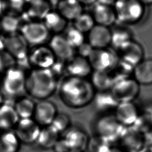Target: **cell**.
<instances>
[{"instance_id": "1", "label": "cell", "mask_w": 152, "mask_h": 152, "mask_svg": "<svg viewBox=\"0 0 152 152\" xmlns=\"http://www.w3.org/2000/svg\"><path fill=\"white\" fill-rule=\"evenodd\" d=\"M96 91L86 78L67 75L61 81L59 96L67 107L80 109L93 102Z\"/></svg>"}, {"instance_id": "41", "label": "cell", "mask_w": 152, "mask_h": 152, "mask_svg": "<svg viewBox=\"0 0 152 152\" xmlns=\"http://www.w3.org/2000/svg\"><path fill=\"white\" fill-rule=\"evenodd\" d=\"M52 148H53L55 152H69L71 151L63 138H59Z\"/></svg>"}, {"instance_id": "39", "label": "cell", "mask_w": 152, "mask_h": 152, "mask_svg": "<svg viewBox=\"0 0 152 152\" xmlns=\"http://www.w3.org/2000/svg\"><path fill=\"white\" fill-rule=\"evenodd\" d=\"M50 69L57 79L66 72V62L56 59V61Z\"/></svg>"}, {"instance_id": "23", "label": "cell", "mask_w": 152, "mask_h": 152, "mask_svg": "<svg viewBox=\"0 0 152 152\" xmlns=\"http://www.w3.org/2000/svg\"><path fill=\"white\" fill-rule=\"evenodd\" d=\"M20 118L14 106L8 103L0 105V131H10L14 129Z\"/></svg>"}, {"instance_id": "15", "label": "cell", "mask_w": 152, "mask_h": 152, "mask_svg": "<svg viewBox=\"0 0 152 152\" xmlns=\"http://www.w3.org/2000/svg\"><path fill=\"white\" fill-rule=\"evenodd\" d=\"M114 115L122 125L130 126L136 122L140 113L135 104L133 102H128L119 103Z\"/></svg>"}, {"instance_id": "17", "label": "cell", "mask_w": 152, "mask_h": 152, "mask_svg": "<svg viewBox=\"0 0 152 152\" xmlns=\"http://www.w3.org/2000/svg\"><path fill=\"white\" fill-rule=\"evenodd\" d=\"M93 71L88 59L78 55H75L66 62V72L68 75L87 78Z\"/></svg>"}, {"instance_id": "44", "label": "cell", "mask_w": 152, "mask_h": 152, "mask_svg": "<svg viewBox=\"0 0 152 152\" xmlns=\"http://www.w3.org/2000/svg\"><path fill=\"white\" fill-rule=\"evenodd\" d=\"M83 5H94L96 3L97 0H78Z\"/></svg>"}, {"instance_id": "42", "label": "cell", "mask_w": 152, "mask_h": 152, "mask_svg": "<svg viewBox=\"0 0 152 152\" xmlns=\"http://www.w3.org/2000/svg\"><path fill=\"white\" fill-rule=\"evenodd\" d=\"M8 9L7 0H0V17H2L6 14V11Z\"/></svg>"}, {"instance_id": "36", "label": "cell", "mask_w": 152, "mask_h": 152, "mask_svg": "<svg viewBox=\"0 0 152 152\" xmlns=\"http://www.w3.org/2000/svg\"><path fill=\"white\" fill-rule=\"evenodd\" d=\"M51 125L60 134L65 132L70 128L71 119L66 113H58L55 116Z\"/></svg>"}, {"instance_id": "2", "label": "cell", "mask_w": 152, "mask_h": 152, "mask_svg": "<svg viewBox=\"0 0 152 152\" xmlns=\"http://www.w3.org/2000/svg\"><path fill=\"white\" fill-rule=\"evenodd\" d=\"M56 87L57 79L50 68H33L26 74L25 91L37 100H46Z\"/></svg>"}, {"instance_id": "8", "label": "cell", "mask_w": 152, "mask_h": 152, "mask_svg": "<svg viewBox=\"0 0 152 152\" xmlns=\"http://www.w3.org/2000/svg\"><path fill=\"white\" fill-rule=\"evenodd\" d=\"M140 90V84L133 77H129L118 81L110 90L118 103L134 102L138 96Z\"/></svg>"}, {"instance_id": "12", "label": "cell", "mask_w": 152, "mask_h": 152, "mask_svg": "<svg viewBox=\"0 0 152 152\" xmlns=\"http://www.w3.org/2000/svg\"><path fill=\"white\" fill-rule=\"evenodd\" d=\"M4 49L15 60L25 58L28 54V44L20 33L9 34L4 39Z\"/></svg>"}, {"instance_id": "34", "label": "cell", "mask_w": 152, "mask_h": 152, "mask_svg": "<svg viewBox=\"0 0 152 152\" xmlns=\"http://www.w3.org/2000/svg\"><path fill=\"white\" fill-rule=\"evenodd\" d=\"M110 143L104 138L94 135L89 138L86 148L88 152H107L112 147Z\"/></svg>"}, {"instance_id": "35", "label": "cell", "mask_w": 152, "mask_h": 152, "mask_svg": "<svg viewBox=\"0 0 152 152\" xmlns=\"http://www.w3.org/2000/svg\"><path fill=\"white\" fill-rule=\"evenodd\" d=\"M64 36L69 44L75 49L85 42L84 33L79 31L74 26L66 31Z\"/></svg>"}, {"instance_id": "19", "label": "cell", "mask_w": 152, "mask_h": 152, "mask_svg": "<svg viewBox=\"0 0 152 152\" xmlns=\"http://www.w3.org/2000/svg\"><path fill=\"white\" fill-rule=\"evenodd\" d=\"M63 138L70 150L83 151L86 148L89 137L86 132L78 127L69 128L65 132Z\"/></svg>"}, {"instance_id": "5", "label": "cell", "mask_w": 152, "mask_h": 152, "mask_svg": "<svg viewBox=\"0 0 152 152\" xmlns=\"http://www.w3.org/2000/svg\"><path fill=\"white\" fill-rule=\"evenodd\" d=\"M113 8L117 21L122 24H135L144 16V5L138 0H116Z\"/></svg>"}, {"instance_id": "50", "label": "cell", "mask_w": 152, "mask_h": 152, "mask_svg": "<svg viewBox=\"0 0 152 152\" xmlns=\"http://www.w3.org/2000/svg\"><path fill=\"white\" fill-rule=\"evenodd\" d=\"M27 1V0H26V1Z\"/></svg>"}, {"instance_id": "10", "label": "cell", "mask_w": 152, "mask_h": 152, "mask_svg": "<svg viewBox=\"0 0 152 152\" xmlns=\"http://www.w3.org/2000/svg\"><path fill=\"white\" fill-rule=\"evenodd\" d=\"M28 58L33 68H50L56 58L48 46H33L29 50Z\"/></svg>"}, {"instance_id": "7", "label": "cell", "mask_w": 152, "mask_h": 152, "mask_svg": "<svg viewBox=\"0 0 152 152\" xmlns=\"http://www.w3.org/2000/svg\"><path fill=\"white\" fill-rule=\"evenodd\" d=\"M87 59L93 70L108 71L116 65L119 57L114 50L106 48L93 49Z\"/></svg>"}, {"instance_id": "27", "label": "cell", "mask_w": 152, "mask_h": 152, "mask_svg": "<svg viewBox=\"0 0 152 152\" xmlns=\"http://www.w3.org/2000/svg\"><path fill=\"white\" fill-rule=\"evenodd\" d=\"M59 139V133L51 125L43 126L36 142L42 148L48 149L53 148Z\"/></svg>"}, {"instance_id": "25", "label": "cell", "mask_w": 152, "mask_h": 152, "mask_svg": "<svg viewBox=\"0 0 152 152\" xmlns=\"http://www.w3.org/2000/svg\"><path fill=\"white\" fill-rule=\"evenodd\" d=\"M133 78L140 85L152 84V59L142 60L133 68Z\"/></svg>"}, {"instance_id": "28", "label": "cell", "mask_w": 152, "mask_h": 152, "mask_svg": "<svg viewBox=\"0 0 152 152\" xmlns=\"http://www.w3.org/2000/svg\"><path fill=\"white\" fill-rule=\"evenodd\" d=\"M20 144L14 131L0 132V152H18Z\"/></svg>"}, {"instance_id": "11", "label": "cell", "mask_w": 152, "mask_h": 152, "mask_svg": "<svg viewBox=\"0 0 152 152\" xmlns=\"http://www.w3.org/2000/svg\"><path fill=\"white\" fill-rule=\"evenodd\" d=\"M40 126L32 118L20 119L14 132L21 143L31 144L36 142Z\"/></svg>"}, {"instance_id": "29", "label": "cell", "mask_w": 152, "mask_h": 152, "mask_svg": "<svg viewBox=\"0 0 152 152\" xmlns=\"http://www.w3.org/2000/svg\"><path fill=\"white\" fill-rule=\"evenodd\" d=\"M91 75V78L90 81L96 91L110 90L113 85L108 71L93 70Z\"/></svg>"}, {"instance_id": "18", "label": "cell", "mask_w": 152, "mask_h": 152, "mask_svg": "<svg viewBox=\"0 0 152 152\" xmlns=\"http://www.w3.org/2000/svg\"><path fill=\"white\" fill-rule=\"evenodd\" d=\"M111 30L109 27L95 24L88 33V43L93 49L107 48L111 43Z\"/></svg>"}, {"instance_id": "40", "label": "cell", "mask_w": 152, "mask_h": 152, "mask_svg": "<svg viewBox=\"0 0 152 152\" xmlns=\"http://www.w3.org/2000/svg\"><path fill=\"white\" fill-rule=\"evenodd\" d=\"M77 53L78 55L88 58L90 55L91 54V52L93 50V48L92 46L88 43V42H84L83 44H82L81 46H80L77 49Z\"/></svg>"}, {"instance_id": "21", "label": "cell", "mask_w": 152, "mask_h": 152, "mask_svg": "<svg viewBox=\"0 0 152 152\" xmlns=\"http://www.w3.org/2000/svg\"><path fill=\"white\" fill-rule=\"evenodd\" d=\"M51 10L48 0H27L24 12L30 21H40Z\"/></svg>"}, {"instance_id": "24", "label": "cell", "mask_w": 152, "mask_h": 152, "mask_svg": "<svg viewBox=\"0 0 152 152\" xmlns=\"http://www.w3.org/2000/svg\"><path fill=\"white\" fill-rule=\"evenodd\" d=\"M93 102L96 109L103 113H108L112 110L115 111L118 104V102L110 90L96 91Z\"/></svg>"}, {"instance_id": "13", "label": "cell", "mask_w": 152, "mask_h": 152, "mask_svg": "<svg viewBox=\"0 0 152 152\" xmlns=\"http://www.w3.org/2000/svg\"><path fill=\"white\" fill-rule=\"evenodd\" d=\"M58 113L56 105L47 100H40L36 104L33 119L42 126L51 125Z\"/></svg>"}, {"instance_id": "9", "label": "cell", "mask_w": 152, "mask_h": 152, "mask_svg": "<svg viewBox=\"0 0 152 152\" xmlns=\"http://www.w3.org/2000/svg\"><path fill=\"white\" fill-rule=\"evenodd\" d=\"M119 141L126 152H138L145 144V136L134 126H125Z\"/></svg>"}, {"instance_id": "38", "label": "cell", "mask_w": 152, "mask_h": 152, "mask_svg": "<svg viewBox=\"0 0 152 152\" xmlns=\"http://www.w3.org/2000/svg\"><path fill=\"white\" fill-rule=\"evenodd\" d=\"M8 8L12 13L19 14L24 11L26 0H7Z\"/></svg>"}, {"instance_id": "48", "label": "cell", "mask_w": 152, "mask_h": 152, "mask_svg": "<svg viewBox=\"0 0 152 152\" xmlns=\"http://www.w3.org/2000/svg\"><path fill=\"white\" fill-rule=\"evenodd\" d=\"M69 152H83V151H77V150H71Z\"/></svg>"}, {"instance_id": "30", "label": "cell", "mask_w": 152, "mask_h": 152, "mask_svg": "<svg viewBox=\"0 0 152 152\" xmlns=\"http://www.w3.org/2000/svg\"><path fill=\"white\" fill-rule=\"evenodd\" d=\"M36 103L30 98L20 97L14 102V107L20 119L31 118L33 116Z\"/></svg>"}, {"instance_id": "20", "label": "cell", "mask_w": 152, "mask_h": 152, "mask_svg": "<svg viewBox=\"0 0 152 152\" xmlns=\"http://www.w3.org/2000/svg\"><path fill=\"white\" fill-rule=\"evenodd\" d=\"M91 15L96 24L109 27L117 21L116 13L113 6L96 3L93 7Z\"/></svg>"}, {"instance_id": "3", "label": "cell", "mask_w": 152, "mask_h": 152, "mask_svg": "<svg viewBox=\"0 0 152 152\" xmlns=\"http://www.w3.org/2000/svg\"><path fill=\"white\" fill-rule=\"evenodd\" d=\"M26 73L23 70L12 66L7 69L1 78L0 91L7 99L20 96L25 91Z\"/></svg>"}, {"instance_id": "16", "label": "cell", "mask_w": 152, "mask_h": 152, "mask_svg": "<svg viewBox=\"0 0 152 152\" xmlns=\"http://www.w3.org/2000/svg\"><path fill=\"white\" fill-rule=\"evenodd\" d=\"M119 59L134 67L139 64L144 57V50L138 42L132 39L118 50Z\"/></svg>"}, {"instance_id": "26", "label": "cell", "mask_w": 152, "mask_h": 152, "mask_svg": "<svg viewBox=\"0 0 152 152\" xmlns=\"http://www.w3.org/2000/svg\"><path fill=\"white\" fill-rule=\"evenodd\" d=\"M67 21L57 11L53 10L49 11L42 20L49 32L55 34L63 31L66 27Z\"/></svg>"}, {"instance_id": "45", "label": "cell", "mask_w": 152, "mask_h": 152, "mask_svg": "<svg viewBox=\"0 0 152 152\" xmlns=\"http://www.w3.org/2000/svg\"><path fill=\"white\" fill-rule=\"evenodd\" d=\"M138 152H152V144L145 145Z\"/></svg>"}, {"instance_id": "37", "label": "cell", "mask_w": 152, "mask_h": 152, "mask_svg": "<svg viewBox=\"0 0 152 152\" xmlns=\"http://www.w3.org/2000/svg\"><path fill=\"white\" fill-rule=\"evenodd\" d=\"M15 66V59L5 50H0V73Z\"/></svg>"}, {"instance_id": "6", "label": "cell", "mask_w": 152, "mask_h": 152, "mask_svg": "<svg viewBox=\"0 0 152 152\" xmlns=\"http://www.w3.org/2000/svg\"><path fill=\"white\" fill-rule=\"evenodd\" d=\"M20 33L27 42L33 46L44 45L49 39L50 32L42 21H28L23 24Z\"/></svg>"}, {"instance_id": "46", "label": "cell", "mask_w": 152, "mask_h": 152, "mask_svg": "<svg viewBox=\"0 0 152 152\" xmlns=\"http://www.w3.org/2000/svg\"><path fill=\"white\" fill-rule=\"evenodd\" d=\"M107 152H126L121 147H111Z\"/></svg>"}, {"instance_id": "4", "label": "cell", "mask_w": 152, "mask_h": 152, "mask_svg": "<svg viewBox=\"0 0 152 152\" xmlns=\"http://www.w3.org/2000/svg\"><path fill=\"white\" fill-rule=\"evenodd\" d=\"M125 126L122 125L114 113H103L98 117L94 124L95 135L107 140L110 144L119 141Z\"/></svg>"}, {"instance_id": "14", "label": "cell", "mask_w": 152, "mask_h": 152, "mask_svg": "<svg viewBox=\"0 0 152 152\" xmlns=\"http://www.w3.org/2000/svg\"><path fill=\"white\" fill-rule=\"evenodd\" d=\"M48 46L57 59L66 62L75 55V49L69 44L65 36L59 34H55L49 39Z\"/></svg>"}, {"instance_id": "22", "label": "cell", "mask_w": 152, "mask_h": 152, "mask_svg": "<svg viewBox=\"0 0 152 152\" xmlns=\"http://www.w3.org/2000/svg\"><path fill=\"white\" fill-rule=\"evenodd\" d=\"M56 9L67 21H74L83 12V5L78 0H59Z\"/></svg>"}, {"instance_id": "47", "label": "cell", "mask_w": 152, "mask_h": 152, "mask_svg": "<svg viewBox=\"0 0 152 152\" xmlns=\"http://www.w3.org/2000/svg\"><path fill=\"white\" fill-rule=\"evenodd\" d=\"M141 2L144 6L150 5L152 4V0H138Z\"/></svg>"}, {"instance_id": "31", "label": "cell", "mask_w": 152, "mask_h": 152, "mask_svg": "<svg viewBox=\"0 0 152 152\" xmlns=\"http://www.w3.org/2000/svg\"><path fill=\"white\" fill-rule=\"evenodd\" d=\"M20 18L14 13L5 14L1 17L0 26L2 31L9 34L17 33L21 26Z\"/></svg>"}, {"instance_id": "32", "label": "cell", "mask_w": 152, "mask_h": 152, "mask_svg": "<svg viewBox=\"0 0 152 152\" xmlns=\"http://www.w3.org/2000/svg\"><path fill=\"white\" fill-rule=\"evenodd\" d=\"M111 33L110 45L118 50L132 40L131 31L123 27L116 28L111 30Z\"/></svg>"}, {"instance_id": "33", "label": "cell", "mask_w": 152, "mask_h": 152, "mask_svg": "<svg viewBox=\"0 0 152 152\" xmlns=\"http://www.w3.org/2000/svg\"><path fill=\"white\" fill-rule=\"evenodd\" d=\"M74 21V27L83 33H88L96 23L91 14L81 13Z\"/></svg>"}, {"instance_id": "49", "label": "cell", "mask_w": 152, "mask_h": 152, "mask_svg": "<svg viewBox=\"0 0 152 152\" xmlns=\"http://www.w3.org/2000/svg\"><path fill=\"white\" fill-rule=\"evenodd\" d=\"M1 78L0 77V87H1Z\"/></svg>"}, {"instance_id": "51", "label": "cell", "mask_w": 152, "mask_h": 152, "mask_svg": "<svg viewBox=\"0 0 152 152\" xmlns=\"http://www.w3.org/2000/svg\"><path fill=\"white\" fill-rule=\"evenodd\" d=\"M58 1H59V0H58Z\"/></svg>"}, {"instance_id": "43", "label": "cell", "mask_w": 152, "mask_h": 152, "mask_svg": "<svg viewBox=\"0 0 152 152\" xmlns=\"http://www.w3.org/2000/svg\"><path fill=\"white\" fill-rule=\"evenodd\" d=\"M116 0H97L96 3L109 5V6H113Z\"/></svg>"}]
</instances>
